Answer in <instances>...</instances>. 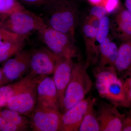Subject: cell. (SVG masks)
Returning <instances> with one entry per match:
<instances>
[{
    "label": "cell",
    "instance_id": "obj_1",
    "mask_svg": "<svg viewBox=\"0 0 131 131\" xmlns=\"http://www.w3.org/2000/svg\"><path fill=\"white\" fill-rule=\"evenodd\" d=\"M47 26L68 35L75 42L79 12L70 0H53L43 7Z\"/></svg>",
    "mask_w": 131,
    "mask_h": 131
},
{
    "label": "cell",
    "instance_id": "obj_2",
    "mask_svg": "<svg viewBox=\"0 0 131 131\" xmlns=\"http://www.w3.org/2000/svg\"><path fill=\"white\" fill-rule=\"evenodd\" d=\"M92 72L99 95L117 107L128 108L124 81L118 76L114 66L93 67Z\"/></svg>",
    "mask_w": 131,
    "mask_h": 131
},
{
    "label": "cell",
    "instance_id": "obj_3",
    "mask_svg": "<svg viewBox=\"0 0 131 131\" xmlns=\"http://www.w3.org/2000/svg\"><path fill=\"white\" fill-rule=\"evenodd\" d=\"M78 57V61L75 63L72 70L63 105L60 110L63 114L85 99L93 86V82L88 72L89 66L81 57Z\"/></svg>",
    "mask_w": 131,
    "mask_h": 131
},
{
    "label": "cell",
    "instance_id": "obj_4",
    "mask_svg": "<svg viewBox=\"0 0 131 131\" xmlns=\"http://www.w3.org/2000/svg\"><path fill=\"white\" fill-rule=\"evenodd\" d=\"M47 26L42 17L25 8L0 20V27L19 35H27Z\"/></svg>",
    "mask_w": 131,
    "mask_h": 131
},
{
    "label": "cell",
    "instance_id": "obj_5",
    "mask_svg": "<svg viewBox=\"0 0 131 131\" xmlns=\"http://www.w3.org/2000/svg\"><path fill=\"white\" fill-rule=\"evenodd\" d=\"M38 32L47 48L58 56L72 59L78 56L75 42L65 34L48 26Z\"/></svg>",
    "mask_w": 131,
    "mask_h": 131
},
{
    "label": "cell",
    "instance_id": "obj_6",
    "mask_svg": "<svg viewBox=\"0 0 131 131\" xmlns=\"http://www.w3.org/2000/svg\"><path fill=\"white\" fill-rule=\"evenodd\" d=\"M63 115L60 110L36 105L29 115L30 127L34 131H60Z\"/></svg>",
    "mask_w": 131,
    "mask_h": 131
},
{
    "label": "cell",
    "instance_id": "obj_7",
    "mask_svg": "<svg viewBox=\"0 0 131 131\" xmlns=\"http://www.w3.org/2000/svg\"><path fill=\"white\" fill-rule=\"evenodd\" d=\"M59 57L47 47L35 50L32 52L28 73L34 75L45 76L53 74Z\"/></svg>",
    "mask_w": 131,
    "mask_h": 131
},
{
    "label": "cell",
    "instance_id": "obj_8",
    "mask_svg": "<svg viewBox=\"0 0 131 131\" xmlns=\"http://www.w3.org/2000/svg\"><path fill=\"white\" fill-rule=\"evenodd\" d=\"M42 80L36 82L10 98L6 105L7 107L20 114L29 116L37 105L38 86Z\"/></svg>",
    "mask_w": 131,
    "mask_h": 131
},
{
    "label": "cell",
    "instance_id": "obj_9",
    "mask_svg": "<svg viewBox=\"0 0 131 131\" xmlns=\"http://www.w3.org/2000/svg\"><path fill=\"white\" fill-rule=\"evenodd\" d=\"M96 113L100 131H122L125 114L120 112L117 107L101 101Z\"/></svg>",
    "mask_w": 131,
    "mask_h": 131
},
{
    "label": "cell",
    "instance_id": "obj_10",
    "mask_svg": "<svg viewBox=\"0 0 131 131\" xmlns=\"http://www.w3.org/2000/svg\"><path fill=\"white\" fill-rule=\"evenodd\" d=\"M32 52L24 50L5 62L3 71L7 79L12 82L23 78L30 70Z\"/></svg>",
    "mask_w": 131,
    "mask_h": 131
},
{
    "label": "cell",
    "instance_id": "obj_11",
    "mask_svg": "<svg viewBox=\"0 0 131 131\" xmlns=\"http://www.w3.org/2000/svg\"><path fill=\"white\" fill-rule=\"evenodd\" d=\"M74 64L72 59L69 58L59 57L57 61L52 78L57 91L60 110Z\"/></svg>",
    "mask_w": 131,
    "mask_h": 131
},
{
    "label": "cell",
    "instance_id": "obj_12",
    "mask_svg": "<svg viewBox=\"0 0 131 131\" xmlns=\"http://www.w3.org/2000/svg\"><path fill=\"white\" fill-rule=\"evenodd\" d=\"M37 105L60 111L57 91L53 78L46 77L39 83Z\"/></svg>",
    "mask_w": 131,
    "mask_h": 131
},
{
    "label": "cell",
    "instance_id": "obj_13",
    "mask_svg": "<svg viewBox=\"0 0 131 131\" xmlns=\"http://www.w3.org/2000/svg\"><path fill=\"white\" fill-rule=\"evenodd\" d=\"M90 98L82 100L64 113L60 131H79L88 110Z\"/></svg>",
    "mask_w": 131,
    "mask_h": 131
},
{
    "label": "cell",
    "instance_id": "obj_14",
    "mask_svg": "<svg viewBox=\"0 0 131 131\" xmlns=\"http://www.w3.org/2000/svg\"><path fill=\"white\" fill-rule=\"evenodd\" d=\"M46 77L34 75L28 73L13 83L0 87V107L6 106L10 98Z\"/></svg>",
    "mask_w": 131,
    "mask_h": 131
},
{
    "label": "cell",
    "instance_id": "obj_15",
    "mask_svg": "<svg viewBox=\"0 0 131 131\" xmlns=\"http://www.w3.org/2000/svg\"><path fill=\"white\" fill-rule=\"evenodd\" d=\"M113 34L122 41L131 40V15L121 6L116 12L111 25Z\"/></svg>",
    "mask_w": 131,
    "mask_h": 131
},
{
    "label": "cell",
    "instance_id": "obj_16",
    "mask_svg": "<svg viewBox=\"0 0 131 131\" xmlns=\"http://www.w3.org/2000/svg\"><path fill=\"white\" fill-rule=\"evenodd\" d=\"M97 29L84 23L82 28L86 60L88 65L96 67L98 62V48L96 44Z\"/></svg>",
    "mask_w": 131,
    "mask_h": 131
},
{
    "label": "cell",
    "instance_id": "obj_17",
    "mask_svg": "<svg viewBox=\"0 0 131 131\" xmlns=\"http://www.w3.org/2000/svg\"><path fill=\"white\" fill-rule=\"evenodd\" d=\"M118 51L117 45L109 38H106L98 46V62L95 67H114Z\"/></svg>",
    "mask_w": 131,
    "mask_h": 131
},
{
    "label": "cell",
    "instance_id": "obj_18",
    "mask_svg": "<svg viewBox=\"0 0 131 131\" xmlns=\"http://www.w3.org/2000/svg\"><path fill=\"white\" fill-rule=\"evenodd\" d=\"M114 67L118 76L122 80L131 70V40L122 41L118 48Z\"/></svg>",
    "mask_w": 131,
    "mask_h": 131
},
{
    "label": "cell",
    "instance_id": "obj_19",
    "mask_svg": "<svg viewBox=\"0 0 131 131\" xmlns=\"http://www.w3.org/2000/svg\"><path fill=\"white\" fill-rule=\"evenodd\" d=\"M95 103L96 100L90 98L88 110L79 131H100V126L98 121L96 111L94 108Z\"/></svg>",
    "mask_w": 131,
    "mask_h": 131
},
{
    "label": "cell",
    "instance_id": "obj_20",
    "mask_svg": "<svg viewBox=\"0 0 131 131\" xmlns=\"http://www.w3.org/2000/svg\"><path fill=\"white\" fill-rule=\"evenodd\" d=\"M26 38L5 43L0 46V63L4 62L23 50Z\"/></svg>",
    "mask_w": 131,
    "mask_h": 131
},
{
    "label": "cell",
    "instance_id": "obj_21",
    "mask_svg": "<svg viewBox=\"0 0 131 131\" xmlns=\"http://www.w3.org/2000/svg\"><path fill=\"white\" fill-rule=\"evenodd\" d=\"M0 115L3 118L9 121L22 131L27 130L30 126L29 119L25 115H23L15 111L7 109L0 112Z\"/></svg>",
    "mask_w": 131,
    "mask_h": 131
},
{
    "label": "cell",
    "instance_id": "obj_22",
    "mask_svg": "<svg viewBox=\"0 0 131 131\" xmlns=\"http://www.w3.org/2000/svg\"><path fill=\"white\" fill-rule=\"evenodd\" d=\"M24 8L25 7L17 0H0V20Z\"/></svg>",
    "mask_w": 131,
    "mask_h": 131
},
{
    "label": "cell",
    "instance_id": "obj_23",
    "mask_svg": "<svg viewBox=\"0 0 131 131\" xmlns=\"http://www.w3.org/2000/svg\"><path fill=\"white\" fill-rule=\"evenodd\" d=\"M110 26V19L107 16H105L101 20L97 29L96 37V42L98 43V46L104 39L107 37Z\"/></svg>",
    "mask_w": 131,
    "mask_h": 131
},
{
    "label": "cell",
    "instance_id": "obj_24",
    "mask_svg": "<svg viewBox=\"0 0 131 131\" xmlns=\"http://www.w3.org/2000/svg\"><path fill=\"white\" fill-rule=\"evenodd\" d=\"M28 35H19L0 27V46L5 43L13 42L23 38H26Z\"/></svg>",
    "mask_w": 131,
    "mask_h": 131
},
{
    "label": "cell",
    "instance_id": "obj_25",
    "mask_svg": "<svg viewBox=\"0 0 131 131\" xmlns=\"http://www.w3.org/2000/svg\"><path fill=\"white\" fill-rule=\"evenodd\" d=\"M98 5L105 8L107 14L116 12L120 7V0H102Z\"/></svg>",
    "mask_w": 131,
    "mask_h": 131
},
{
    "label": "cell",
    "instance_id": "obj_26",
    "mask_svg": "<svg viewBox=\"0 0 131 131\" xmlns=\"http://www.w3.org/2000/svg\"><path fill=\"white\" fill-rule=\"evenodd\" d=\"M0 131H22L14 124L2 117L0 115Z\"/></svg>",
    "mask_w": 131,
    "mask_h": 131
},
{
    "label": "cell",
    "instance_id": "obj_27",
    "mask_svg": "<svg viewBox=\"0 0 131 131\" xmlns=\"http://www.w3.org/2000/svg\"><path fill=\"white\" fill-rule=\"evenodd\" d=\"M122 80L126 93L128 108H129L131 107V70Z\"/></svg>",
    "mask_w": 131,
    "mask_h": 131
},
{
    "label": "cell",
    "instance_id": "obj_28",
    "mask_svg": "<svg viewBox=\"0 0 131 131\" xmlns=\"http://www.w3.org/2000/svg\"><path fill=\"white\" fill-rule=\"evenodd\" d=\"M107 14L106 9L103 6L101 5H95L91 8L89 15L95 16L101 20Z\"/></svg>",
    "mask_w": 131,
    "mask_h": 131
},
{
    "label": "cell",
    "instance_id": "obj_29",
    "mask_svg": "<svg viewBox=\"0 0 131 131\" xmlns=\"http://www.w3.org/2000/svg\"><path fill=\"white\" fill-rule=\"evenodd\" d=\"M53 0H20L21 2L27 6L32 7H42L49 4Z\"/></svg>",
    "mask_w": 131,
    "mask_h": 131
},
{
    "label": "cell",
    "instance_id": "obj_30",
    "mask_svg": "<svg viewBox=\"0 0 131 131\" xmlns=\"http://www.w3.org/2000/svg\"><path fill=\"white\" fill-rule=\"evenodd\" d=\"M124 113L125 116L122 131H131V107Z\"/></svg>",
    "mask_w": 131,
    "mask_h": 131
},
{
    "label": "cell",
    "instance_id": "obj_31",
    "mask_svg": "<svg viewBox=\"0 0 131 131\" xmlns=\"http://www.w3.org/2000/svg\"><path fill=\"white\" fill-rule=\"evenodd\" d=\"M101 20L95 16L89 15L86 19L84 23L90 25L93 27L98 29L100 25Z\"/></svg>",
    "mask_w": 131,
    "mask_h": 131
},
{
    "label": "cell",
    "instance_id": "obj_32",
    "mask_svg": "<svg viewBox=\"0 0 131 131\" xmlns=\"http://www.w3.org/2000/svg\"><path fill=\"white\" fill-rule=\"evenodd\" d=\"M10 82L5 75L3 68H0V87Z\"/></svg>",
    "mask_w": 131,
    "mask_h": 131
},
{
    "label": "cell",
    "instance_id": "obj_33",
    "mask_svg": "<svg viewBox=\"0 0 131 131\" xmlns=\"http://www.w3.org/2000/svg\"><path fill=\"white\" fill-rule=\"evenodd\" d=\"M125 2L126 9L131 15V0H125Z\"/></svg>",
    "mask_w": 131,
    "mask_h": 131
},
{
    "label": "cell",
    "instance_id": "obj_34",
    "mask_svg": "<svg viewBox=\"0 0 131 131\" xmlns=\"http://www.w3.org/2000/svg\"><path fill=\"white\" fill-rule=\"evenodd\" d=\"M93 6L98 5L100 4L102 0H87Z\"/></svg>",
    "mask_w": 131,
    "mask_h": 131
}]
</instances>
